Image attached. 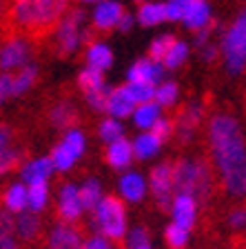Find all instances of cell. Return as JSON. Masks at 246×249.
Masks as SVG:
<instances>
[{
  "label": "cell",
  "instance_id": "9c48e42d",
  "mask_svg": "<svg viewBox=\"0 0 246 249\" xmlns=\"http://www.w3.org/2000/svg\"><path fill=\"white\" fill-rule=\"evenodd\" d=\"M33 62V42L29 36L11 34L0 40V71L14 73Z\"/></svg>",
  "mask_w": 246,
  "mask_h": 249
},
{
  "label": "cell",
  "instance_id": "4316f807",
  "mask_svg": "<svg viewBox=\"0 0 246 249\" xmlns=\"http://www.w3.org/2000/svg\"><path fill=\"white\" fill-rule=\"evenodd\" d=\"M162 147H164V142L160 138H155L151 131H140L135 138H131L133 158L140 162H149V160H153V158H158Z\"/></svg>",
  "mask_w": 246,
  "mask_h": 249
},
{
  "label": "cell",
  "instance_id": "d590c367",
  "mask_svg": "<svg viewBox=\"0 0 246 249\" xmlns=\"http://www.w3.org/2000/svg\"><path fill=\"white\" fill-rule=\"evenodd\" d=\"M189 240H191V231L186 229L178 227V225L169 223L166 229H164V243L169 249H186L189 247Z\"/></svg>",
  "mask_w": 246,
  "mask_h": 249
},
{
  "label": "cell",
  "instance_id": "9a60e30c",
  "mask_svg": "<svg viewBox=\"0 0 246 249\" xmlns=\"http://www.w3.org/2000/svg\"><path fill=\"white\" fill-rule=\"evenodd\" d=\"M22 156H25V151L18 145L14 129L9 124L0 123V182L7 176H11L14 171H18Z\"/></svg>",
  "mask_w": 246,
  "mask_h": 249
},
{
  "label": "cell",
  "instance_id": "5bb4252c",
  "mask_svg": "<svg viewBox=\"0 0 246 249\" xmlns=\"http://www.w3.org/2000/svg\"><path fill=\"white\" fill-rule=\"evenodd\" d=\"M56 212L58 220L62 223L78 225L84 218V209L80 202V194H78V182H62L56 192Z\"/></svg>",
  "mask_w": 246,
  "mask_h": 249
},
{
  "label": "cell",
  "instance_id": "ee69618b",
  "mask_svg": "<svg viewBox=\"0 0 246 249\" xmlns=\"http://www.w3.org/2000/svg\"><path fill=\"white\" fill-rule=\"evenodd\" d=\"M5 233H14V213L0 207V236H5Z\"/></svg>",
  "mask_w": 246,
  "mask_h": 249
},
{
  "label": "cell",
  "instance_id": "60d3db41",
  "mask_svg": "<svg viewBox=\"0 0 246 249\" xmlns=\"http://www.w3.org/2000/svg\"><path fill=\"white\" fill-rule=\"evenodd\" d=\"M226 225H229V229H231V231H237V233L244 231V227H246V212H244V207L231 209V212H229V216H226Z\"/></svg>",
  "mask_w": 246,
  "mask_h": 249
},
{
  "label": "cell",
  "instance_id": "8992f818",
  "mask_svg": "<svg viewBox=\"0 0 246 249\" xmlns=\"http://www.w3.org/2000/svg\"><path fill=\"white\" fill-rule=\"evenodd\" d=\"M220 58L224 60V67L229 76H242L246 67V14H240L222 29L220 42Z\"/></svg>",
  "mask_w": 246,
  "mask_h": 249
},
{
  "label": "cell",
  "instance_id": "d4e9b609",
  "mask_svg": "<svg viewBox=\"0 0 246 249\" xmlns=\"http://www.w3.org/2000/svg\"><path fill=\"white\" fill-rule=\"evenodd\" d=\"M47 120H49V124H51L53 129L67 131L71 127H76V123H78V107L69 98H60L49 107Z\"/></svg>",
  "mask_w": 246,
  "mask_h": 249
},
{
  "label": "cell",
  "instance_id": "74e56055",
  "mask_svg": "<svg viewBox=\"0 0 246 249\" xmlns=\"http://www.w3.org/2000/svg\"><path fill=\"white\" fill-rule=\"evenodd\" d=\"M173 34H160V36H155L153 40L149 42V52H147V56L153 58V60H162V56L166 53V49H169V45L173 42Z\"/></svg>",
  "mask_w": 246,
  "mask_h": 249
},
{
  "label": "cell",
  "instance_id": "c3c4849f",
  "mask_svg": "<svg viewBox=\"0 0 246 249\" xmlns=\"http://www.w3.org/2000/svg\"><path fill=\"white\" fill-rule=\"evenodd\" d=\"M71 2H78L80 7H84V5H96V2H100V0H71Z\"/></svg>",
  "mask_w": 246,
  "mask_h": 249
},
{
  "label": "cell",
  "instance_id": "4dcf8cb0",
  "mask_svg": "<svg viewBox=\"0 0 246 249\" xmlns=\"http://www.w3.org/2000/svg\"><path fill=\"white\" fill-rule=\"evenodd\" d=\"M162 109L158 107V105L151 100V103H142V105H135L133 107V114H131V123H133V127L138 131H151V127H153L155 123H158L160 118H162Z\"/></svg>",
  "mask_w": 246,
  "mask_h": 249
},
{
  "label": "cell",
  "instance_id": "ac0fdd59",
  "mask_svg": "<svg viewBox=\"0 0 246 249\" xmlns=\"http://www.w3.org/2000/svg\"><path fill=\"white\" fill-rule=\"evenodd\" d=\"M166 212L171 213L173 225L186 229V231H193V227L197 225V218H200V202L189 194H173Z\"/></svg>",
  "mask_w": 246,
  "mask_h": 249
},
{
  "label": "cell",
  "instance_id": "d6a6232c",
  "mask_svg": "<svg viewBox=\"0 0 246 249\" xmlns=\"http://www.w3.org/2000/svg\"><path fill=\"white\" fill-rule=\"evenodd\" d=\"M180 98H182V91H180V85L171 78H164L162 83L153 89V103L158 105L160 109H173L178 107Z\"/></svg>",
  "mask_w": 246,
  "mask_h": 249
},
{
  "label": "cell",
  "instance_id": "ab89813d",
  "mask_svg": "<svg viewBox=\"0 0 246 249\" xmlns=\"http://www.w3.org/2000/svg\"><path fill=\"white\" fill-rule=\"evenodd\" d=\"M151 134L155 136V138H160L162 142H166V140L173 138V118L166 114H162V118L158 120V123L151 127Z\"/></svg>",
  "mask_w": 246,
  "mask_h": 249
},
{
  "label": "cell",
  "instance_id": "7a4b0ae2",
  "mask_svg": "<svg viewBox=\"0 0 246 249\" xmlns=\"http://www.w3.org/2000/svg\"><path fill=\"white\" fill-rule=\"evenodd\" d=\"M71 9V0H11L7 18L22 36H45Z\"/></svg>",
  "mask_w": 246,
  "mask_h": 249
},
{
  "label": "cell",
  "instance_id": "ba28073f",
  "mask_svg": "<svg viewBox=\"0 0 246 249\" xmlns=\"http://www.w3.org/2000/svg\"><path fill=\"white\" fill-rule=\"evenodd\" d=\"M87 147H89L87 134L76 124L71 129L62 131L60 140L53 145V149L47 156L51 158V165H53V169H56V174H69V171L84 158Z\"/></svg>",
  "mask_w": 246,
  "mask_h": 249
},
{
  "label": "cell",
  "instance_id": "5b68a950",
  "mask_svg": "<svg viewBox=\"0 0 246 249\" xmlns=\"http://www.w3.org/2000/svg\"><path fill=\"white\" fill-rule=\"evenodd\" d=\"M89 229H91V233H98V236L109 238L113 243L124 240V236L129 231L127 205L118 196H109L107 194L89 212Z\"/></svg>",
  "mask_w": 246,
  "mask_h": 249
},
{
  "label": "cell",
  "instance_id": "2e32d148",
  "mask_svg": "<svg viewBox=\"0 0 246 249\" xmlns=\"http://www.w3.org/2000/svg\"><path fill=\"white\" fill-rule=\"evenodd\" d=\"M118 198L124 205H140L149 198L147 176L138 169H127L118 176Z\"/></svg>",
  "mask_w": 246,
  "mask_h": 249
},
{
  "label": "cell",
  "instance_id": "1f68e13d",
  "mask_svg": "<svg viewBox=\"0 0 246 249\" xmlns=\"http://www.w3.org/2000/svg\"><path fill=\"white\" fill-rule=\"evenodd\" d=\"M51 187L49 182H38V185H27V212L42 216L49 205H51Z\"/></svg>",
  "mask_w": 246,
  "mask_h": 249
},
{
  "label": "cell",
  "instance_id": "83f0119b",
  "mask_svg": "<svg viewBox=\"0 0 246 249\" xmlns=\"http://www.w3.org/2000/svg\"><path fill=\"white\" fill-rule=\"evenodd\" d=\"M189 58H191V42L175 36L160 62H162L164 71L169 73V71H175V69H182L189 62Z\"/></svg>",
  "mask_w": 246,
  "mask_h": 249
},
{
  "label": "cell",
  "instance_id": "bcb514c9",
  "mask_svg": "<svg viewBox=\"0 0 246 249\" xmlns=\"http://www.w3.org/2000/svg\"><path fill=\"white\" fill-rule=\"evenodd\" d=\"M213 40V29H206V31H197L193 36V47L195 49H202L204 45H209V42Z\"/></svg>",
  "mask_w": 246,
  "mask_h": 249
},
{
  "label": "cell",
  "instance_id": "b9f144b4",
  "mask_svg": "<svg viewBox=\"0 0 246 249\" xmlns=\"http://www.w3.org/2000/svg\"><path fill=\"white\" fill-rule=\"evenodd\" d=\"M82 249H118V243H113L109 238H102L98 233H91V236H84V245Z\"/></svg>",
  "mask_w": 246,
  "mask_h": 249
},
{
  "label": "cell",
  "instance_id": "7bdbcfd3",
  "mask_svg": "<svg viewBox=\"0 0 246 249\" xmlns=\"http://www.w3.org/2000/svg\"><path fill=\"white\" fill-rule=\"evenodd\" d=\"M197 52H200L202 62H206V65H213V62H217V58H220V49H217L215 40H211L209 45H204L202 49H197Z\"/></svg>",
  "mask_w": 246,
  "mask_h": 249
},
{
  "label": "cell",
  "instance_id": "7c38bea8",
  "mask_svg": "<svg viewBox=\"0 0 246 249\" xmlns=\"http://www.w3.org/2000/svg\"><path fill=\"white\" fill-rule=\"evenodd\" d=\"M38 78H40V69H38L36 62H31L25 69L14 73L0 71V98L2 100L20 98V96L29 93L31 89L36 87Z\"/></svg>",
  "mask_w": 246,
  "mask_h": 249
},
{
  "label": "cell",
  "instance_id": "52a82bcc",
  "mask_svg": "<svg viewBox=\"0 0 246 249\" xmlns=\"http://www.w3.org/2000/svg\"><path fill=\"white\" fill-rule=\"evenodd\" d=\"M164 14L166 22H180L193 34L215 27V11L211 0H164Z\"/></svg>",
  "mask_w": 246,
  "mask_h": 249
},
{
  "label": "cell",
  "instance_id": "603a6c76",
  "mask_svg": "<svg viewBox=\"0 0 246 249\" xmlns=\"http://www.w3.org/2000/svg\"><path fill=\"white\" fill-rule=\"evenodd\" d=\"M133 107H135V103L131 100L127 87H124V85H115V87H111V91H109V96H107V103H104V116L124 123V120L131 118Z\"/></svg>",
  "mask_w": 246,
  "mask_h": 249
},
{
  "label": "cell",
  "instance_id": "44dd1931",
  "mask_svg": "<svg viewBox=\"0 0 246 249\" xmlns=\"http://www.w3.org/2000/svg\"><path fill=\"white\" fill-rule=\"evenodd\" d=\"M56 176V169L51 165L49 156H31L20 162L18 167V180L22 185H38V182H49Z\"/></svg>",
  "mask_w": 246,
  "mask_h": 249
},
{
  "label": "cell",
  "instance_id": "ffe728a7",
  "mask_svg": "<svg viewBox=\"0 0 246 249\" xmlns=\"http://www.w3.org/2000/svg\"><path fill=\"white\" fill-rule=\"evenodd\" d=\"M84 233L78 225L56 220L47 231V247L49 249H82Z\"/></svg>",
  "mask_w": 246,
  "mask_h": 249
},
{
  "label": "cell",
  "instance_id": "30bf717a",
  "mask_svg": "<svg viewBox=\"0 0 246 249\" xmlns=\"http://www.w3.org/2000/svg\"><path fill=\"white\" fill-rule=\"evenodd\" d=\"M76 83H78V89L82 91V98H84L87 107L91 111L104 114V103H107V96L111 91V85L107 83V76L100 71H93L89 67H82L76 78Z\"/></svg>",
  "mask_w": 246,
  "mask_h": 249
},
{
  "label": "cell",
  "instance_id": "f35d334b",
  "mask_svg": "<svg viewBox=\"0 0 246 249\" xmlns=\"http://www.w3.org/2000/svg\"><path fill=\"white\" fill-rule=\"evenodd\" d=\"M127 87L129 96L133 100L135 105H142V103H151L153 100V89L155 87H149V85H138V83H124Z\"/></svg>",
  "mask_w": 246,
  "mask_h": 249
},
{
  "label": "cell",
  "instance_id": "3957f363",
  "mask_svg": "<svg viewBox=\"0 0 246 249\" xmlns=\"http://www.w3.org/2000/svg\"><path fill=\"white\" fill-rule=\"evenodd\" d=\"M171 174H173V192L193 196L200 202V207L206 205L215 192V174L202 158H180L171 162Z\"/></svg>",
  "mask_w": 246,
  "mask_h": 249
},
{
  "label": "cell",
  "instance_id": "7dc6e473",
  "mask_svg": "<svg viewBox=\"0 0 246 249\" xmlns=\"http://www.w3.org/2000/svg\"><path fill=\"white\" fill-rule=\"evenodd\" d=\"M0 249H22V243L14 233H5V236H0Z\"/></svg>",
  "mask_w": 246,
  "mask_h": 249
},
{
  "label": "cell",
  "instance_id": "8fae6325",
  "mask_svg": "<svg viewBox=\"0 0 246 249\" xmlns=\"http://www.w3.org/2000/svg\"><path fill=\"white\" fill-rule=\"evenodd\" d=\"M206 123V105L204 100H189L184 107L178 111V116L173 118V136H178L180 142H193L200 127Z\"/></svg>",
  "mask_w": 246,
  "mask_h": 249
},
{
  "label": "cell",
  "instance_id": "e575fe53",
  "mask_svg": "<svg viewBox=\"0 0 246 249\" xmlns=\"http://www.w3.org/2000/svg\"><path fill=\"white\" fill-rule=\"evenodd\" d=\"M124 136H127V129H124V123H120V120H113L104 116L98 123V138L102 140L104 145H111V142L124 138Z\"/></svg>",
  "mask_w": 246,
  "mask_h": 249
},
{
  "label": "cell",
  "instance_id": "4fadbf2b",
  "mask_svg": "<svg viewBox=\"0 0 246 249\" xmlns=\"http://www.w3.org/2000/svg\"><path fill=\"white\" fill-rule=\"evenodd\" d=\"M147 187H149V198L160 209L169 207L173 198V174H171V162H158L147 176Z\"/></svg>",
  "mask_w": 246,
  "mask_h": 249
},
{
  "label": "cell",
  "instance_id": "f5cc1de1",
  "mask_svg": "<svg viewBox=\"0 0 246 249\" xmlns=\"http://www.w3.org/2000/svg\"><path fill=\"white\" fill-rule=\"evenodd\" d=\"M2 103H5V100H2V98H0V105H2Z\"/></svg>",
  "mask_w": 246,
  "mask_h": 249
},
{
  "label": "cell",
  "instance_id": "8d00e7d4",
  "mask_svg": "<svg viewBox=\"0 0 246 249\" xmlns=\"http://www.w3.org/2000/svg\"><path fill=\"white\" fill-rule=\"evenodd\" d=\"M124 247L127 249H135V247H144V245H151L149 231L142 225H135V227H129L127 236H124Z\"/></svg>",
  "mask_w": 246,
  "mask_h": 249
},
{
  "label": "cell",
  "instance_id": "277c9868",
  "mask_svg": "<svg viewBox=\"0 0 246 249\" xmlns=\"http://www.w3.org/2000/svg\"><path fill=\"white\" fill-rule=\"evenodd\" d=\"M49 36H51L53 52L58 56H62V58L76 56L78 52H82L93 40V29L89 25V14L82 7H78V9L71 7L58 20V25L49 31Z\"/></svg>",
  "mask_w": 246,
  "mask_h": 249
},
{
  "label": "cell",
  "instance_id": "f6af8a7d",
  "mask_svg": "<svg viewBox=\"0 0 246 249\" xmlns=\"http://www.w3.org/2000/svg\"><path fill=\"white\" fill-rule=\"evenodd\" d=\"M135 27V16L131 14V11H124V16L120 18L118 27H115V31H120V34H129V31Z\"/></svg>",
  "mask_w": 246,
  "mask_h": 249
},
{
  "label": "cell",
  "instance_id": "cb8c5ba5",
  "mask_svg": "<svg viewBox=\"0 0 246 249\" xmlns=\"http://www.w3.org/2000/svg\"><path fill=\"white\" fill-rule=\"evenodd\" d=\"M104 160L111 169L115 171H127L133 167L135 158H133V149H131V140L124 136V138L115 140L111 145H104Z\"/></svg>",
  "mask_w": 246,
  "mask_h": 249
},
{
  "label": "cell",
  "instance_id": "f1b7e54d",
  "mask_svg": "<svg viewBox=\"0 0 246 249\" xmlns=\"http://www.w3.org/2000/svg\"><path fill=\"white\" fill-rule=\"evenodd\" d=\"M0 207L14 216L27 212V185H22L20 180L9 182L0 194Z\"/></svg>",
  "mask_w": 246,
  "mask_h": 249
},
{
  "label": "cell",
  "instance_id": "836d02e7",
  "mask_svg": "<svg viewBox=\"0 0 246 249\" xmlns=\"http://www.w3.org/2000/svg\"><path fill=\"white\" fill-rule=\"evenodd\" d=\"M78 194H80V202H82L84 213H89L98 202L107 196L102 182L98 180V178H84L82 182H78Z\"/></svg>",
  "mask_w": 246,
  "mask_h": 249
},
{
  "label": "cell",
  "instance_id": "681fc988",
  "mask_svg": "<svg viewBox=\"0 0 246 249\" xmlns=\"http://www.w3.org/2000/svg\"><path fill=\"white\" fill-rule=\"evenodd\" d=\"M7 16V5H5V0H0V20Z\"/></svg>",
  "mask_w": 246,
  "mask_h": 249
},
{
  "label": "cell",
  "instance_id": "6da1fadb",
  "mask_svg": "<svg viewBox=\"0 0 246 249\" xmlns=\"http://www.w3.org/2000/svg\"><path fill=\"white\" fill-rule=\"evenodd\" d=\"M206 140L211 151V169L231 198L246 194V142L244 129L235 114L215 111L206 120Z\"/></svg>",
  "mask_w": 246,
  "mask_h": 249
},
{
  "label": "cell",
  "instance_id": "e0dca14e",
  "mask_svg": "<svg viewBox=\"0 0 246 249\" xmlns=\"http://www.w3.org/2000/svg\"><path fill=\"white\" fill-rule=\"evenodd\" d=\"M166 78L162 62L153 60L149 56H142L129 65L127 73H124V83H138V85H149V87H158Z\"/></svg>",
  "mask_w": 246,
  "mask_h": 249
},
{
  "label": "cell",
  "instance_id": "d6986e66",
  "mask_svg": "<svg viewBox=\"0 0 246 249\" xmlns=\"http://www.w3.org/2000/svg\"><path fill=\"white\" fill-rule=\"evenodd\" d=\"M124 5L120 0H100L96 5H91V14H89V25L91 29L107 34V31H115L120 18L124 16Z\"/></svg>",
  "mask_w": 246,
  "mask_h": 249
},
{
  "label": "cell",
  "instance_id": "f907efd6",
  "mask_svg": "<svg viewBox=\"0 0 246 249\" xmlns=\"http://www.w3.org/2000/svg\"><path fill=\"white\" fill-rule=\"evenodd\" d=\"M135 249H153L151 245H144V247H135Z\"/></svg>",
  "mask_w": 246,
  "mask_h": 249
},
{
  "label": "cell",
  "instance_id": "f546056e",
  "mask_svg": "<svg viewBox=\"0 0 246 249\" xmlns=\"http://www.w3.org/2000/svg\"><path fill=\"white\" fill-rule=\"evenodd\" d=\"M135 25L140 27H160L166 22V14H164V2L160 0H147L142 5H138V11H135Z\"/></svg>",
  "mask_w": 246,
  "mask_h": 249
},
{
  "label": "cell",
  "instance_id": "816d5d0a",
  "mask_svg": "<svg viewBox=\"0 0 246 249\" xmlns=\"http://www.w3.org/2000/svg\"><path fill=\"white\" fill-rule=\"evenodd\" d=\"M135 2H138V5H142V2H147V0H135Z\"/></svg>",
  "mask_w": 246,
  "mask_h": 249
},
{
  "label": "cell",
  "instance_id": "484cf974",
  "mask_svg": "<svg viewBox=\"0 0 246 249\" xmlns=\"http://www.w3.org/2000/svg\"><path fill=\"white\" fill-rule=\"evenodd\" d=\"M42 233V216L31 212H20L14 216V236L20 243H36Z\"/></svg>",
  "mask_w": 246,
  "mask_h": 249
},
{
  "label": "cell",
  "instance_id": "7402d4cb",
  "mask_svg": "<svg viewBox=\"0 0 246 249\" xmlns=\"http://www.w3.org/2000/svg\"><path fill=\"white\" fill-rule=\"evenodd\" d=\"M84 67L93 69V71L107 73L113 69L115 65V53H113V47L107 40H91L84 49Z\"/></svg>",
  "mask_w": 246,
  "mask_h": 249
}]
</instances>
